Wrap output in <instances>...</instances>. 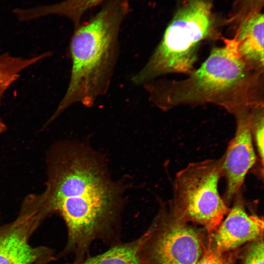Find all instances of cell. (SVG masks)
Returning a JSON list of instances; mask_svg holds the SVG:
<instances>
[{
  "label": "cell",
  "instance_id": "13",
  "mask_svg": "<svg viewBox=\"0 0 264 264\" xmlns=\"http://www.w3.org/2000/svg\"><path fill=\"white\" fill-rule=\"evenodd\" d=\"M50 54L48 51L29 58L15 57L8 53L0 55V102L5 91L19 78L22 70Z\"/></svg>",
  "mask_w": 264,
  "mask_h": 264
},
{
  "label": "cell",
  "instance_id": "1",
  "mask_svg": "<svg viewBox=\"0 0 264 264\" xmlns=\"http://www.w3.org/2000/svg\"><path fill=\"white\" fill-rule=\"evenodd\" d=\"M49 156L44 193L35 197L49 214L58 213L67 230L59 257L73 254L81 261L96 240L119 242L122 207L121 186L113 181L100 156L80 143L56 147Z\"/></svg>",
  "mask_w": 264,
  "mask_h": 264
},
{
  "label": "cell",
  "instance_id": "19",
  "mask_svg": "<svg viewBox=\"0 0 264 264\" xmlns=\"http://www.w3.org/2000/svg\"></svg>",
  "mask_w": 264,
  "mask_h": 264
},
{
  "label": "cell",
  "instance_id": "3",
  "mask_svg": "<svg viewBox=\"0 0 264 264\" xmlns=\"http://www.w3.org/2000/svg\"><path fill=\"white\" fill-rule=\"evenodd\" d=\"M125 0H114L89 21L76 26L69 44L72 61L66 92L48 123L75 103L90 107L108 90L116 64Z\"/></svg>",
  "mask_w": 264,
  "mask_h": 264
},
{
  "label": "cell",
  "instance_id": "4",
  "mask_svg": "<svg viewBox=\"0 0 264 264\" xmlns=\"http://www.w3.org/2000/svg\"><path fill=\"white\" fill-rule=\"evenodd\" d=\"M213 29L211 6L194 0L180 9L167 26L160 42L144 66L132 78L137 85L170 73L194 70L201 42Z\"/></svg>",
  "mask_w": 264,
  "mask_h": 264
},
{
  "label": "cell",
  "instance_id": "9",
  "mask_svg": "<svg viewBox=\"0 0 264 264\" xmlns=\"http://www.w3.org/2000/svg\"><path fill=\"white\" fill-rule=\"evenodd\" d=\"M242 201L240 196L236 197L233 206L213 233L212 247L220 252L226 253L263 234V218L248 214Z\"/></svg>",
  "mask_w": 264,
  "mask_h": 264
},
{
  "label": "cell",
  "instance_id": "18",
  "mask_svg": "<svg viewBox=\"0 0 264 264\" xmlns=\"http://www.w3.org/2000/svg\"><path fill=\"white\" fill-rule=\"evenodd\" d=\"M52 260L53 261L52 259H51L50 258L46 259L44 260H42L35 264H47L49 263V262H50L51 261H52Z\"/></svg>",
  "mask_w": 264,
  "mask_h": 264
},
{
  "label": "cell",
  "instance_id": "16",
  "mask_svg": "<svg viewBox=\"0 0 264 264\" xmlns=\"http://www.w3.org/2000/svg\"><path fill=\"white\" fill-rule=\"evenodd\" d=\"M264 250L263 240L257 241L249 249L243 264H264Z\"/></svg>",
  "mask_w": 264,
  "mask_h": 264
},
{
  "label": "cell",
  "instance_id": "12",
  "mask_svg": "<svg viewBox=\"0 0 264 264\" xmlns=\"http://www.w3.org/2000/svg\"><path fill=\"white\" fill-rule=\"evenodd\" d=\"M104 0H66L64 1L47 6H39L26 11V16L33 20L50 14L65 16L76 25L82 15L89 9L97 5Z\"/></svg>",
  "mask_w": 264,
  "mask_h": 264
},
{
  "label": "cell",
  "instance_id": "11",
  "mask_svg": "<svg viewBox=\"0 0 264 264\" xmlns=\"http://www.w3.org/2000/svg\"><path fill=\"white\" fill-rule=\"evenodd\" d=\"M144 238L143 234L133 241L118 242L104 253L66 264H141L139 254Z\"/></svg>",
  "mask_w": 264,
  "mask_h": 264
},
{
  "label": "cell",
  "instance_id": "5",
  "mask_svg": "<svg viewBox=\"0 0 264 264\" xmlns=\"http://www.w3.org/2000/svg\"><path fill=\"white\" fill-rule=\"evenodd\" d=\"M221 158L189 163L176 175L171 211L214 233L229 211L220 195Z\"/></svg>",
  "mask_w": 264,
  "mask_h": 264
},
{
  "label": "cell",
  "instance_id": "8",
  "mask_svg": "<svg viewBox=\"0 0 264 264\" xmlns=\"http://www.w3.org/2000/svg\"><path fill=\"white\" fill-rule=\"evenodd\" d=\"M253 110H245L235 115L236 132L221 158L222 176L226 182L223 199L227 205L238 193L257 159L251 129Z\"/></svg>",
  "mask_w": 264,
  "mask_h": 264
},
{
  "label": "cell",
  "instance_id": "15",
  "mask_svg": "<svg viewBox=\"0 0 264 264\" xmlns=\"http://www.w3.org/2000/svg\"><path fill=\"white\" fill-rule=\"evenodd\" d=\"M197 264H232V260L225 255V253H221L212 246L204 252L202 257Z\"/></svg>",
  "mask_w": 264,
  "mask_h": 264
},
{
  "label": "cell",
  "instance_id": "2",
  "mask_svg": "<svg viewBox=\"0 0 264 264\" xmlns=\"http://www.w3.org/2000/svg\"><path fill=\"white\" fill-rule=\"evenodd\" d=\"M222 41L186 79L146 85L153 102L164 110L212 104L234 115L264 107V71L242 58L235 37Z\"/></svg>",
  "mask_w": 264,
  "mask_h": 264
},
{
  "label": "cell",
  "instance_id": "6",
  "mask_svg": "<svg viewBox=\"0 0 264 264\" xmlns=\"http://www.w3.org/2000/svg\"><path fill=\"white\" fill-rule=\"evenodd\" d=\"M170 213H160L144 234L141 264H197L204 249L198 231Z\"/></svg>",
  "mask_w": 264,
  "mask_h": 264
},
{
  "label": "cell",
  "instance_id": "10",
  "mask_svg": "<svg viewBox=\"0 0 264 264\" xmlns=\"http://www.w3.org/2000/svg\"><path fill=\"white\" fill-rule=\"evenodd\" d=\"M264 15L256 12L241 22L235 38L239 53L250 66L264 71Z\"/></svg>",
  "mask_w": 264,
  "mask_h": 264
},
{
  "label": "cell",
  "instance_id": "17",
  "mask_svg": "<svg viewBox=\"0 0 264 264\" xmlns=\"http://www.w3.org/2000/svg\"><path fill=\"white\" fill-rule=\"evenodd\" d=\"M7 129V127L3 121L0 119V133L5 132Z\"/></svg>",
  "mask_w": 264,
  "mask_h": 264
},
{
  "label": "cell",
  "instance_id": "7",
  "mask_svg": "<svg viewBox=\"0 0 264 264\" xmlns=\"http://www.w3.org/2000/svg\"><path fill=\"white\" fill-rule=\"evenodd\" d=\"M48 215L29 199L15 220L0 226V264H35L46 259H55L50 248L33 247L29 243L32 235Z\"/></svg>",
  "mask_w": 264,
  "mask_h": 264
},
{
  "label": "cell",
  "instance_id": "14",
  "mask_svg": "<svg viewBox=\"0 0 264 264\" xmlns=\"http://www.w3.org/2000/svg\"><path fill=\"white\" fill-rule=\"evenodd\" d=\"M251 134L262 168L264 166V107L255 109L251 118Z\"/></svg>",
  "mask_w": 264,
  "mask_h": 264
}]
</instances>
